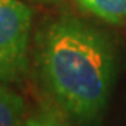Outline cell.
Returning <instances> with one entry per match:
<instances>
[{
  "mask_svg": "<svg viewBox=\"0 0 126 126\" xmlns=\"http://www.w3.org/2000/svg\"><path fill=\"white\" fill-rule=\"evenodd\" d=\"M37 61L44 87L64 114L80 123L102 114L115 68L114 49L102 32L62 15L40 31Z\"/></svg>",
  "mask_w": 126,
  "mask_h": 126,
  "instance_id": "obj_1",
  "label": "cell"
},
{
  "mask_svg": "<svg viewBox=\"0 0 126 126\" xmlns=\"http://www.w3.org/2000/svg\"><path fill=\"white\" fill-rule=\"evenodd\" d=\"M84 11L110 24L126 23V0H75Z\"/></svg>",
  "mask_w": 126,
  "mask_h": 126,
  "instance_id": "obj_3",
  "label": "cell"
},
{
  "mask_svg": "<svg viewBox=\"0 0 126 126\" xmlns=\"http://www.w3.org/2000/svg\"><path fill=\"white\" fill-rule=\"evenodd\" d=\"M41 2H53V0H41Z\"/></svg>",
  "mask_w": 126,
  "mask_h": 126,
  "instance_id": "obj_6",
  "label": "cell"
},
{
  "mask_svg": "<svg viewBox=\"0 0 126 126\" xmlns=\"http://www.w3.org/2000/svg\"><path fill=\"white\" fill-rule=\"evenodd\" d=\"M24 110L23 97L0 85V126H26Z\"/></svg>",
  "mask_w": 126,
  "mask_h": 126,
  "instance_id": "obj_4",
  "label": "cell"
},
{
  "mask_svg": "<svg viewBox=\"0 0 126 126\" xmlns=\"http://www.w3.org/2000/svg\"><path fill=\"white\" fill-rule=\"evenodd\" d=\"M32 11L20 0H0V82H17L28 73Z\"/></svg>",
  "mask_w": 126,
  "mask_h": 126,
  "instance_id": "obj_2",
  "label": "cell"
},
{
  "mask_svg": "<svg viewBox=\"0 0 126 126\" xmlns=\"http://www.w3.org/2000/svg\"><path fill=\"white\" fill-rule=\"evenodd\" d=\"M26 126H70L64 114L52 105H43L37 112L26 117Z\"/></svg>",
  "mask_w": 126,
  "mask_h": 126,
  "instance_id": "obj_5",
  "label": "cell"
}]
</instances>
